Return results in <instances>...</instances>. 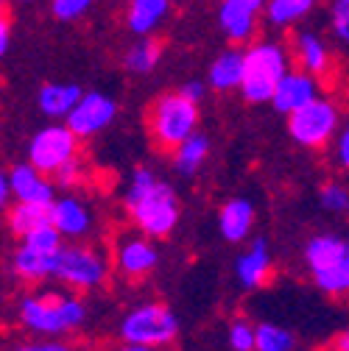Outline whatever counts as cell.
Listing matches in <instances>:
<instances>
[{
  "label": "cell",
  "mask_w": 349,
  "mask_h": 351,
  "mask_svg": "<svg viewBox=\"0 0 349 351\" xmlns=\"http://www.w3.org/2000/svg\"><path fill=\"white\" fill-rule=\"evenodd\" d=\"M115 117H117L115 98H109L104 93H84L65 123L76 131L81 140H87V137L101 134L104 128H109L115 123Z\"/></svg>",
  "instance_id": "13"
},
{
  "label": "cell",
  "mask_w": 349,
  "mask_h": 351,
  "mask_svg": "<svg viewBox=\"0 0 349 351\" xmlns=\"http://www.w3.org/2000/svg\"><path fill=\"white\" fill-rule=\"evenodd\" d=\"M210 156V137L196 131L193 137H188L177 151H173V167H177L179 176H196L204 162Z\"/></svg>",
  "instance_id": "24"
},
{
  "label": "cell",
  "mask_w": 349,
  "mask_h": 351,
  "mask_svg": "<svg viewBox=\"0 0 349 351\" xmlns=\"http://www.w3.org/2000/svg\"><path fill=\"white\" fill-rule=\"evenodd\" d=\"M54 209V226L65 234V240H81L93 229V212L76 195H56L51 204Z\"/></svg>",
  "instance_id": "17"
},
{
  "label": "cell",
  "mask_w": 349,
  "mask_h": 351,
  "mask_svg": "<svg viewBox=\"0 0 349 351\" xmlns=\"http://www.w3.org/2000/svg\"><path fill=\"white\" fill-rule=\"evenodd\" d=\"M54 182H56V187H62V190H73V187H78V184L84 182V167H81L78 156L54 173Z\"/></svg>",
  "instance_id": "33"
},
{
  "label": "cell",
  "mask_w": 349,
  "mask_h": 351,
  "mask_svg": "<svg viewBox=\"0 0 349 351\" xmlns=\"http://www.w3.org/2000/svg\"><path fill=\"white\" fill-rule=\"evenodd\" d=\"M126 209L132 215L135 226L154 240H165L168 234H173V229L179 223V195L162 179L140 201H135Z\"/></svg>",
  "instance_id": "7"
},
{
  "label": "cell",
  "mask_w": 349,
  "mask_h": 351,
  "mask_svg": "<svg viewBox=\"0 0 349 351\" xmlns=\"http://www.w3.org/2000/svg\"><path fill=\"white\" fill-rule=\"evenodd\" d=\"M65 234L56 226H45L28 237H23V243L14 248L12 254V271L17 279L36 285L45 279H56V268H59V256L65 251Z\"/></svg>",
  "instance_id": "5"
},
{
  "label": "cell",
  "mask_w": 349,
  "mask_h": 351,
  "mask_svg": "<svg viewBox=\"0 0 349 351\" xmlns=\"http://www.w3.org/2000/svg\"><path fill=\"white\" fill-rule=\"evenodd\" d=\"M207 86H210V84H204V81H196V78H193V81H185V84H182V90H179V93H182V95H188L190 101L201 104V101H204V95H207Z\"/></svg>",
  "instance_id": "36"
},
{
  "label": "cell",
  "mask_w": 349,
  "mask_h": 351,
  "mask_svg": "<svg viewBox=\"0 0 349 351\" xmlns=\"http://www.w3.org/2000/svg\"><path fill=\"white\" fill-rule=\"evenodd\" d=\"M293 56H296V64L302 70H308L313 75H324L330 73L333 67V56H330V48L324 45V39L313 31H299L296 39H293Z\"/></svg>",
  "instance_id": "21"
},
{
  "label": "cell",
  "mask_w": 349,
  "mask_h": 351,
  "mask_svg": "<svg viewBox=\"0 0 349 351\" xmlns=\"http://www.w3.org/2000/svg\"><path fill=\"white\" fill-rule=\"evenodd\" d=\"M9 45H12V20L9 14L0 17V53H9Z\"/></svg>",
  "instance_id": "37"
},
{
  "label": "cell",
  "mask_w": 349,
  "mask_h": 351,
  "mask_svg": "<svg viewBox=\"0 0 349 351\" xmlns=\"http://www.w3.org/2000/svg\"><path fill=\"white\" fill-rule=\"evenodd\" d=\"M93 6L95 0H51V14L62 23H73V20H81Z\"/></svg>",
  "instance_id": "31"
},
{
  "label": "cell",
  "mask_w": 349,
  "mask_h": 351,
  "mask_svg": "<svg viewBox=\"0 0 349 351\" xmlns=\"http://www.w3.org/2000/svg\"><path fill=\"white\" fill-rule=\"evenodd\" d=\"M243 70H246V51L243 48H227L224 53H218L215 62L210 64L207 84L215 93H232L240 90L243 84Z\"/></svg>",
  "instance_id": "19"
},
{
  "label": "cell",
  "mask_w": 349,
  "mask_h": 351,
  "mask_svg": "<svg viewBox=\"0 0 349 351\" xmlns=\"http://www.w3.org/2000/svg\"><path fill=\"white\" fill-rule=\"evenodd\" d=\"M81 90L76 84H42L36 93V106L42 114H48L54 120H67V114L73 112V106L81 101Z\"/></svg>",
  "instance_id": "22"
},
{
  "label": "cell",
  "mask_w": 349,
  "mask_h": 351,
  "mask_svg": "<svg viewBox=\"0 0 349 351\" xmlns=\"http://www.w3.org/2000/svg\"><path fill=\"white\" fill-rule=\"evenodd\" d=\"M227 340H229L232 351H257V324H251L246 318H235L229 324Z\"/></svg>",
  "instance_id": "28"
},
{
  "label": "cell",
  "mask_w": 349,
  "mask_h": 351,
  "mask_svg": "<svg viewBox=\"0 0 349 351\" xmlns=\"http://www.w3.org/2000/svg\"><path fill=\"white\" fill-rule=\"evenodd\" d=\"M20 324L39 337H59L76 332L87 321V306L70 293H31L20 301Z\"/></svg>",
  "instance_id": "1"
},
{
  "label": "cell",
  "mask_w": 349,
  "mask_h": 351,
  "mask_svg": "<svg viewBox=\"0 0 349 351\" xmlns=\"http://www.w3.org/2000/svg\"><path fill=\"white\" fill-rule=\"evenodd\" d=\"M254 217L257 212L249 198H229L218 212V232L227 243H243L254 229Z\"/></svg>",
  "instance_id": "18"
},
{
  "label": "cell",
  "mask_w": 349,
  "mask_h": 351,
  "mask_svg": "<svg viewBox=\"0 0 349 351\" xmlns=\"http://www.w3.org/2000/svg\"><path fill=\"white\" fill-rule=\"evenodd\" d=\"M269 0H221L218 3V31H221L232 45H246L249 39H254L260 14L266 12Z\"/></svg>",
  "instance_id": "11"
},
{
  "label": "cell",
  "mask_w": 349,
  "mask_h": 351,
  "mask_svg": "<svg viewBox=\"0 0 349 351\" xmlns=\"http://www.w3.org/2000/svg\"><path fill=\"white\" fill-rule=\"evenodd\" d=\"M159 56H162V45L157 39H140L126 51L123 64H126L128 73H135V75H148L159 64Z\"/></svg>",
  "instance_id": "26"
},
{
  "label": "cell",
  "mask_w": 349,
  "mask_h": 351,
  "mask_svg": "<svg viewBox=\"0 0 349 351\" xmlns=\"http://www.w3.org/2000/svg\"><path fill=\"white\" fill-rule=\"evenodd\" d=\"M109 276V259L93 245H65L59 256L56 279L70 290H95Z\"/></svg>",
  "instance_id": "9"
},
{
  "label": "cell",
  "mask_w": 349,
  "mask_h": 351,
  "mask_svg": "<svg viewBox=\"0 0 349 351\" xmlns=\"http://www.w3.org/2000/svg\"><path fill=\"white\" fill-rule=\"evenodd\" d=\"M157 182H159V179H157V173H154L151 167H135L132 179H128V184H126V193H123V204L132 206V204L140 201Z\"/></svg>",
  "instance_id": "29"
},
{
  "label": "cell",
  "mask_w": 349,
  "mask_h": 351,
  "mask_svg": "<svg viewBox=\"0 0 349 351\" xmlns=\"http://www.w3.org/2000/svg\"><path fill=\"white\" fill-rule=\"evenodd\" d=\"M313 98H319V75L299 67V70H288V75L280 81V86L274 90V98L269 104L280 114H293Z\"/></svg>",
  "instance_id": "14"
},
{
  "label": "cell",
  "mask_w": 349,
  "mask_h": 351,
  "mask_svg": "<svg viewBox=\"0 0 349 351\" xmlns=\"http://www.w3.org/2000/svg\"><path fill=\"white\" fill-rule=\"evenodd\" d=\"M117 335L123 343H140V346L162 348V346L177 340L179 318L162 301H146V304H137L135 310H128L120 318Z\"/></svg>",
  "instance_id": "6"
},
{
  "label": "cell",
  "mask_w": 349,
  "mask_h": 351,
  "mask_svg": "<svg viewBox=\"0 0 349 351\" xmlns=\"http://www.w3.org/2000/svg\"><path fill=\"white\" fill-rule=\"evenodd\" d=\"M199 104L182 93H165L148 109V137L159 151H177L199 131Z\"/></svg>",
  "instance_id": "3"
},
{
  "label": "cell",
  "mask_w": 349,
  "mask_h": 351,
  "mask_svg": "<svg viewBox=\"0 0 349 351\" xmlns=\"http://www.w3.org/2000/svg\"><path fill=\"white\" fill-rule=\"evenodd\" d=\"M313 285L327 295L349 293V240L333 232L313 234L302 251Z\"/></svg>",
  "instance_id": "2"
},
{
  "label": "cell",
  "mask_w": 349,
  "mask_h": 351,
  "mask_svg": "<svg viewBox=\"0 0 349 351\" xmlns=\"http://www.w3.org/2000/svg\"><path fill=\"white\" fill-rule=\"evenodd\" d=\"M293 346L296 337L291 329L271 321L257 324V351H293Z\"/></svg>",
  "instance_id": "27"
},
{
  "label": "cell",
  "mask_w": 349,
  "mask_h": 351,
  "mask_svg": "<svg viewBox=\"0 0 349 351\" xmlns=\"http://www.w3.org/2000/svg\"><path fill=\"white\" fill-rule=\"evenodd\" d=\"M170 0H128L126 6V25L137 36H151L157 25L168 17Z\"/></svg>",
  "instance_id": "23"
},
{
  "label": "cell",
  "mask_w": 349,
  "mask_h": 351,
  "mask_svg": "<svg viewBox=\"0 0 349 351\" xmlns=\"http://www.w3.org/2000/svg\"><path fill=\"white\" fill-rule=\"evenodd\" d=\"M14 195H12V182H9V173H3L0 176V201L3 204H9Z\"/></svg>",
  "instance_id": "38"
},
{
  "label": "cell",
  "mask_w": 349,
  "mask_h": 351,
  "mask_svg": "<svg viewBox=\"0 0 349 351\" xmlns=\"http://www.w3.org/2000/svg\"><path fill=\"white\" fill-rule=\"evenodd\" d=\"M288 70H291V59L280 42H271V39L251 42L246 48V70H243V84H240L243 101L249 104L271 101L274 90L288 75Z\"/></svg>",
  "instance_id": "4"
},
{
  "label": "cell",
  "mask_w": 349,
  "mask_h": 351,
  "mask_svg": "<svg viewBox=\"0 0 349 351\" xmlns=\"http://www.w3.org/2000/svg\"><path fill=\"white\" fill-rule=\"evenodd\" d=\"M333 159H335V165L341 170L349 173V123L338 128V134L333 140Z\"/></svg>",
  "instance_id": "34"
},
{
  "label": "cell",
  "mask_w": 349,
  "mask_h": 351,
  "mask_svg": "<svg viewBox=\"0 0 349 351\" xmlns=\"http://www.w3.org/2000/svg\"><path fill=\"white\" fill-rule=\"evenodd\" d=\"M341 128V112L330 98H313L293 114H288V134L302 148H324L335 140Z\"/></svg>",
  "instance_id": "8"
},
{
  "label": "cell",
  "mask_w": 349,
  "mask_h": 351,
  "mask_svg": "<svg viewBox=\"0 0 349 351\" xmlns=\"http://www.w3.org/2000/svg\"><path fill=\"white\" fill-rule=\"evenodd\" d=\"M12 351H78L62 340H28V343H20L14 346Z\"/></svg>",
  "instance_id": "35"
},
{
  "label": "cell",
  "mask_w": 349,
  "mask_h": 351,
  "mask_svg": "<svg viewBox=\"0 0 349 351\" xmlns=\"http://www.w3.org/2000/svg\"><path fill=\"white\" fill-rule=\"evenodd\" d=\"M333 351H349V329H344L333 337Z\"/></svg>",
  "instance_id": "39"
},
{
  "label": "cell",
  "mask_w": 349,
  "mask_h": 351,
  "mask_svg": "<svg viewBox=\"0 0 349 351\" xmlns=\"http://www.w3.org/2000/svg\"><path fill=\"white\" fill-rule=\"evenodd\" d=\"M115 351H157L151 346H140V343H120Z\"/></svg>",
  "instance_id": "40"
},
{
  "label": "cell",
  "mask_w": 349,
  "mask_h": 351,
  "mask_svg": "<svg viewBox=\"0 0 349 351\" xmlns=\"http://www.w3.org/2000/svg\"><path fill=\"white\" fill-rule=\"evenodd\" d=\"M6 173H9V182H12L14 201H34V204H54L56 201V182H51L48 173H42L31 162H17Z\"/></svg>",
  "instance_id": "15"
},
{
  "label": "cell",
  "mask_w": 349,
  "mask_h": 351,
  "mask_svg": "<svg viewBox=\"0 0 349 351\" xmlns=\"http://www.w3.org/2000/svg\"><path fill=\"white\" fill-rule=\"evenodd\" d=\"M271 274H274V259H271V248L263 237L251 240V245L235 259V276H238L240 287H246V290H257V287L269 285Z\"/></svg>",
  "instance_id": "16"
},
{
  "label": "cell",
  "mask_w": 349,
  "mask_h": 351,
  "mask_svg": "<svg viewBox=\"0 0 349 351\" xmlns=\"http://www.w3.org/2000/svg\"><path fill=\"white\" fill-rule=\"evenodd\" d=\"M330 25L338 42L349 45V0H333L330 9Z\"/></svg>",
  "instance_id": "32"
},
{
  "label": "cell",
  "mask_w": 349,
  "mask_h": 351,
  "mask_svg": "<svg viewBox=\"0 0 349 351\" xmlns=\"http://www.w3.org/2000/svg\"><path fill=\"white\" fill-rule=\"evenodd\" d=\"M9 229L17 240L45 229V226H54V209L51 204H34V201H14V206L9 209Z\"/></svg>",
  "instance_id": "20"
},
{
  "label": "cell",
  "mask_w": 349,
  "mask_h": 351,
  "mask_svg": "<svg viewBox=\"0 0 349 351\" xmlns=\"http://www.w3.org/2000/svg\"><path fill=\"white\" fill-rule=\"evenodd\" d=\"M316 9V0H269L266 3V20L277 28H288L308 17Z\"/></svg>",
  "instance_id": "25"
},
{
  "label": "cell",
  "mask_w": 349,
  "mask_h": 351,
  "mask_svg": "<svg viewBox=\"0 0 349 351\" xmlns=\"http://www.w3.org/2000/svg\"><path fill=\"white\" fill-rule=\"evenodd\" d=\"M78 134L67 123H51L39 128L28 143V162L39 167L42 173L54 176L59 167L73 162L78 156Z\"/></svg>",
  "instance_id": "10"
},
{
  "label": "cell",
  "mask_w": 349,
  "mask_h": 351,
  "mask_svg": "<svg viewBox=\"0 0 349 351\" xmlns=\"http://www.w3.org/2000/svg\"><path fill=\"white\" fill-rule=\"evenodd\" d=\"M319 204L330 215H346L349 212V190L344 184H338V182H327L319 190Z\"/></svg>",
  "instance_id": "30"
},
{
  "label": "cell",
  "mask_w": 349,
  "mask_h": 351,
  "mask_svg": "<svg viewBox=\"0 0 349 351\" xmlns=\"http://www.w3.org/2000/svg\"><path fill=\"white\" fill-rule=\"evenodd\" d=\"M12 3H34V0H12Z\"/></svg>",
  "instance_id": "41"
},
{
  "label": "cell",
  "mask_w": 349,
  "mask_h": 351,
  "mask_svg": "<svg viewBox=\"0 0 349 351\" xmlns=\"http://www.w3.org/2000/svg\"><path fill=\"white\" fill-rule=\"evenodd\" d=\"M159 262V251L154 245V237L137 232H128L117 237L115 245V268L126 279H146Z\"/></svg>",
  "instance_id": "12"
}]
</instances>
